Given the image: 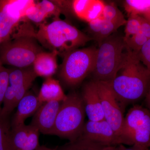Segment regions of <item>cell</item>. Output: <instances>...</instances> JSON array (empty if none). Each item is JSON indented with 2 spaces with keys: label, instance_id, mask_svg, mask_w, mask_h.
<instances>
[{
  "label": "cell",
  "instance_id": "7c38bea8",
  "mask_svg": "<svg viewBox=\"0 0 150 150\" xmlns=\"http://www.w3.org/2000/svg\"><path fill=\"white\" fill-rule=\"evenodd\" d=\"M40 132L32 125L24 124L11 128V144L13 150H35L39 146Z\"/></svg>",
  "mask_w": 150,
  "mask_h": 150
},
{
  "label": "cell",
  "instance_id": "83f0119b",
  "mask_svg": "<svg viewBox=\"0 0 150 150\" xmlns=\"http://www.w3.org/2000/svg\"><path fill=\"white\" fill-rule=\"evenodd\" d=\"M10 69L0 67V115L6 91L8 85Z\"/></svg>",
  "mask_w": 150,
  "mask_h": 150
},
{
  "label": "cell",
  "instance_id": "cb8c5ba5",
  "mask_svg": "<svg viewBox=\"0 0 150 150\" xmlns=\"http://www.w3.org/2000/svg\"><path fill=\"white\" fill-rule=\"evenodd\" d=\"M124 7L129 15L142 16L150 9V0H126Z\"/></svg>",
  "mask_w": 150,
  "mask_h": 150
},
{
  "label": "cell",
  "instance_id": "5bb4252c",
  "mask_svg": "<svg viewBox=\"0 0 150 150\" xmlns=\"http://www.w3.org/2000/svg\"><path fill=\"white\" fill-rule=\"evenodd\" d=\"M42 104L38 100V96L28 92L18 105L17 110L11 121V128L25 124V120L34 115Z\"/></svg>",
  "mask_w": 150,
  "mask_h": 150
},
{
  "label": "cell",
  "instance_id": "484cf974",
  "mask_svg": "<svg viewBox=\"0 0 150 150\" xmlns=\"http://www.w3.org/2000/svg\"><path fill=\"white\" fill-rule=\"evenodd\" d=\"M142 25V16L130 15L126 20L124 39H126L139 32Z\"/></svg>",
  "mask_w": 150,
  "mask_h": 150
},
{
  "label": "cell",
  "instance_id": "2e32d148",
  "mask_svg": "<svg viewBox=\"0 0 150 150\" xmlns=\"http://www.w3.org/2000/svg\"><path fill=\"white\" fill-rule=\"evenodd\" d=\"M35 4L32 0L0 1V11L18 22L30 13Z\"/></svg>",
  "mask_w": 150,
  "mask_h": 150
},
{
  "label": "cell",
  "instance_id": "7a4b0ae2",
  "mask_svg": "<svg viewBox=\"0 0 150 150\" xmlns=\"http://www.w3.org/2000/svg\"><path fill=\"white\" fill-rule=\"evenodd\" d=\"M35 37L43 46L63 56L92 40L72 25L59 19L40 25Z\"/></svg>",
  "mask_w": 150,
  "mask_h": 150
},
{
  "label": "cell",
  "instance_id": "4316f807",
  "mask_svg": "<svg viewBox=\"0 0 150 150\" xmlns=\"http://www.w3.org/2000/svg\"><path fill=\"white\" fill-rule=\"evenodd\" d=\"M149 40V38L140 31L135 35L124 39L126 48L136 54L140 51Z\"/></svg>",
  "mask_w": 150,
  "mask_h": 150
},
{
  "label": "cell",
  "instance_id": "30bf717a",
  "mask_svg": "<svg viewBox=\"0 0 150 150\" xmlns=\"http://www.w3.org/2000/svg\"><path fill=\"white\" fill-rule=\"evenodd\" d=\"M79 137L105 146L123 144L121 138L105 119L97 121L88 120L85 123Z\"/></svg>",
  "mask_w": 150,
  "mask_h": 150
},
{
  "label": "cell",
  "instance_id": "836d02e7",
  "mask_svg": "<svg viewBox=\"0 0 150 150\" xmlns=\"http://www.w3.org/2000/svg\"><path fill=\"white\" fill-rule=\"evenodd\" d=\"M142 16L144 17L147 20L150 22V9L147 12L143 14Z\"/></svg>",
  "mask_w": 150,
  "mask_h": 150
},
{
  "label": "cell",
  "instance_id": "e0dca14e",
  "mask_svg": "<svg viewBox=\"0 0 150 150\" xmlns=\"http://www.w3.org/2000/svg\"><path fill=\"white\" fill-rule=\"evenodd\" d=\"M55 51L40 52L38 54L33 64V69L37 76L51 77L58 68L57 56Z\"/></svg>",
  "mask_w": 150,
  "mask_h": 150
},
{
  "label": "cell",
  "instance_id": "d590c367",
  "mask_svg": "<svg viewBox=\"0 0 150 150\" xmlns=\"http://www.w3.org/2000/svg\"><path fill=\"white\" fill-rule=\"evenodd\" d=\"M147 150H150V147L149 148V149H148Z\"/></svg>",
  "mask_w": 150,
  "mask_h": 150
},
{
  "label": "cell",
  "instance_id": "9c48e42d",
  "mask_svg": "<svg viewBox=\"0 0 150 150\" xmlns=\"http://www.w3.org/2000/svg\"><path fill=\"white\" fill-rule=\"evenodd\" d=\"M94 81L101 100L105 119L120 138L124 118L123 110L108 82Z\"/></svg>",
  "mask_w": 150,
  "mask_h": 150
},
{
  "label": "cell",
  "instance_id": "8d00e7d4",
  "mask_svg": "<svg viewBox=\"0 0 150 150\" xmlns=\"http://www.w3.org/2000/svg\"><path fill=\"white\" fill-rule=\"evenodd\" d=\"M1 38H0V42H1Z\"/></svg>",
  "mask_w": 150,
  "mask_h": 150
},
{
  "label": "cell",
  "instance_id": "8fae6325",
  "mask_svg": "<svg viewBox=\"0 0 150 150\" xmlns=\"http://www.w3.org/2000/svg\"><path fill=\"white\" fill-rule=\"evenodd\" d=\"M62 101H49L43 103L33 115L30 125L40 133L51 135Z\"/></svg>",
  "mask_w": 150,
  "mask_h": 150
},
{
  "label": "cell",
  "instance_id": "3957f363",
  "mask_svg": "<svg viewBox=\"0 0 150 150\" xmlns=\"http://www.w3.org/2000/svg\"><path fill=\"white\" fill-rule=\"evenodd\" d=\"M124 36L114 33L98 44L95 65L93 71V80L110 82L115 78L126 56Z\"/></svg>",
  "mask_w": 150,
  "mask_h": 150
},
{
  "label": "cell",
  "instance_id": "ffe728a7",
  "mask_svg": "<svg viewBox=\"0 0 150 150\" xmlns=\"http://www.w3.org/2000/svg\"><path fill=\"white\" fill-rule=\"evenodd\" d=\"M61 10L54 3L51 1L43 0L35 4L30 13L27 16L29 19L35 23H40L48 16L58 15Z\"/></svg>",
  "mask_w": 150,
  "mask_h": 150
},
{
  "label": "cell",
  "instance_id": "44dd1931",
  "mask_svg": "<svg viewBox=\"0 0 150 150\" xmlns=\"http://www.w3.org/2000/svg\"><path fill=\"white\" fill-rule=\"evenodd\" d=\"M105 146H107L79 137L59 147L57 150H102Z\"/></svg>",
  "mask_w": 150,
  "mask_h": 150
},
{
  "label": "cell",
  "instance_id": "6da1fadb",
  "mask_svg": "<svg viewBox=\"0 0 150 150\" xmlns=\"http://www.w3.org/2000/svg\"><path fill=\"white\" fill-rule=\"evenodd\" d=\"M126 50L115 78L108 82L121 107L145 98L150 85V70L140 61L137 54Z\"/></svg>",
  "mask_w": 150,
  "mask_h": 150
},
{
  "label": "cell",
  "instance_id": "4fadbf2b",
  "mask_svg": "<svg viewBox=\"0 0 150 150\" xmlns=\"http://www.w3.org/2000/svg\"><path fill=\"white\" fill-rule=\"evenodd\" d=\"M81 96L88 120L97 121L104 120L101 100L94 81H91L85 85Z\"/></svg>",
  "mask_w": 150,
  "mask_h": 150
},
{
  "label": "cell",
  "instance_id": "9a60e30c",
  "mask_svg": "<svg viewBox=\"0 0 150 150\" xmlns=\"http://www.w3.org/2000/svg\"><path fill=\"white\" fill-rule=\"evenodd\" d=\"M104 6V2L100 1L76 0L72 2L73 11L76 15L88 23L102 17Z\"/></svg>",
  "mask_w": 150,
  "mask_h": 150
},
{
  "label": "cell",
  "instance_id": "ba28073f",
  "mask_svg": "<svg viewBox=\"0 0 150 150\" xmlns=\"http://www.w3.org/2000/svg\"><path fill=\"white\" fill-rule=\"evenodd\" d=\"M37 77L33 68L10 69L8 85L0 115L9 117L20 101L27 93Z\"/></svg>",
  "mask_w": 150,
  "mask_h": 150
},
{
  "label": "cell",
  "instance_id": "f546056e",
  "mask_svg": "<svg viewBox=\"0 0 150 150\" xmlns=\"http://www.w3.org/2000/svg\"><path fill=\"white\" fill-rule=\"evenodd\" d=\"M140 31L149 39H150V22L142 16V25Z\"/></svg>",
  "mask_w": 150,
  "mask_h": 150
},
{
  "label": "cell",
  "instance_id": "ac0fdd59",
  "mask_svg": "<svg viewBox=\"0 0 150 150\" xmlns=\"http://www.w3.org/2000/svg\"><path fill=\"white\" fill-rule=\"evenodd\" d=\"M66 97L59 81L51 77L44 81L38 96L42 103L54 100L63 101Z\"/></svg>",
  "mask_w": 150,
  "mask_h": 150
},
{
  "label": "cell",
  "instance_id": "d4e9b609",
  "mask_svg": "<svg viewBox=\"0 0 150 150\" xmlns=\"http://www.w3.org/2000/svg\"><path fill=\"white\" fill-rule=\"evenodd\" d=\"M18 23V22L0 11V38L2 41L6 40Z\"/></svg>",
  "mask_w": 150,
  "mask_h": 150
},
{
  "label": "cell",
  "instance_id": "8992f818",
  "mask_svg": "<svg viewBox=\"0 0 150 150\" xmlns=\"http://www.w3.org/2000/svg\"><path fill=\"white\" fill-rule=\"evenodd\" d=\"M41 52L35 34L20 33L1 46L0 57L4 64L17 68H26L33 65L36 56Z\"/></svg>",
  "mask_w": 150,
  "mask_h": 150
},
{
  "label": "cell",
  "instance_id": "277c9868",
  "mask_svg": "<svg viewBox=\"0 0 150 150\" xmlns=\"http://www.w3.org/2000/svg\"><path fill=\"white\" fill-rule=\"evenodd\" d=\"M85 109L81 95L73 92L62 101L51 135L69 141L80 136L86 116Z\"/></svg>",
  "mask_w": 150,
  "mask_h": 150
},
{
  "label": "cell",
  "instance_id": "f1b7e54d",
  "mask_svg": "<svg viewBox=\"0 0 150 150\" xmlns=\"http://www.w3.org/2000/svg\"><path fill=\"white\" fill-rule=\"evenodd\" d=\"M140 61L150 70V39L137 54Z\"/></svg>",
  "mask_w": 150,
  "mask_h": 150
},
{
  "label": "cell",
  "instance_id": "5b68a950",
  "mask_svg": "<svg viewBox=\"0 0 150 150\" xmlns=\"http://www.w3.org/2000/svg\"><path fill=\"white\" fill-rule=\"evenodd\" d=\"M97 48L95 47L75 49L64 56L59 76L64 83L74 86L92 73L95 65Z\"/></svg>",
  "mask_w": 150,
  "mask_h": 150
},
{
  "label": "cell",
  "instance_id": "7402d4cb",
  "mask_svg": "<svg viewBox=\"0 0 150 150\" xmlns=\"http://www.w3.org/2000/svg\"><path fill=\"white\" fill-rule=\"evenodd\" d=\"M102 17L105 20L114 23L120 27L125 25L126 20L123 14L114 3L105 4Z\"/></svg>",
  "mask_w": 150,
  "mask_h": 150
},
{
  "label": "cell",
  "instance_id": "d6986e66",
  "mask_svg": "<svg viewBox=\"0 0 150 150\" xmlns=\"http://www.w3.org/2000/svg\"><path fill=\"white\" fill-rule=\"evenodd\" d=\"M88 25L92 39L96 40L98 44L116 32L119 28L114 23L105 20L102 17L92 21L88 23Z\"/></svg>",
  "mask_w": 150,
  "mask_h": 150
},
{
  "label": "cell",
  "instance_id": "1f68e13d",
  "mask_svg": "<svg viewBox=\"0 0 150 150\" xmlns=\"http://www.w3.org/2000/svg\"><path fill=\"white\" fill-rule=\"evenodd\" d=\"M145 103L146 105V108L150 112V85L147 92L145 97Z\"/></svg>",
  "mask_w": 150,
  "mask_h": 150
},
{
  "label": "cell",
  "instance_id": "603a6c76",
  "mask_svg": "<svg viewBox=\"0 0 150 150\" xmlns=\"http://www.w3.org/2000/svg\"><path fill=\"white\" fill-rule=\"evenodd\" d=\"M11 121L0 115V150H13L11 144Z\"/></svg>",
  "mask_w": 150,
  "mask_h": 150
},
{
  "label": "cell",
  "instance_id": "d6a6232c",
  "mask_svg": "<svg viewBox=\"0 0 150 150\" xmlns=\"http://www.w3.org/2000/svg\"><path fill=\"white\" fill-rule=\"evenodd\" d=\"M147 149L145 148L139 146L133 145L131 146L129 148H126L123 145L122 146V150H147Z\"/></svg>",
  "mask_w": 150,
  "mask_h": 150
},
{
  "label": "cell",
  "instance_id": "e575fe53",
  "mask_svg": "<svg viewBox=\"0 0 150 150\" xmlns=\"http://www.w3.org/2000/svg\"><path fill=\"white\" fill-rule=\"evenodd\" d=\"M35 150H57V149H51L50 148L46 147L44 146H39L38 148Z\"/></svg>",
  "mask_w": 150,
  "mask_h": 150
},
{
  "label": "cell",
  "instance_id": "4dcf8cb0",
  "mask_svg": "<svg viewBox=\"0 0 150 150\" xmlns=\"http://www.w3.org/2000/svg\"><path fill=\"white\" fill-rule=\"evenodd\" d=\"M123 144L105 146L102 150H122Z\"/></svg>",
  "mask_w": 150,
  "mask_h": 150
},
{
  "label": "cell",
  "instance_id": "52a82bcc",
  "mask_svg": "<svg viewBox=\"0 0 150 150\" xmlns=\"http://www.w3.org/2000/svg\"><path fill=\"white\" fill-rule=\"evenodd\" d=\"M123 144L150 147V112L146 108L136 105L124 118L120 136Z\"/></svg>",
  "mask_w": 150,
  "mask_h": 150
},
{
  "label": "cell",
  "instance_id": "74e56055",
  "mask_svg": "<svg viewBox=\"0 0 150 150\" xmlns=\"http://www.w3.org/2000/svg\"></svg>",
  "mask_w": 150,
  "mask_h": 150
}]
</instances>
